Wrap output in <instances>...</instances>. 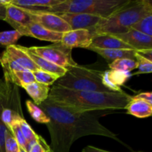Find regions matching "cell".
Instances as JSON below:
<instances>
[{"instance_id":"8d00e7d4","label":"cell","mask_w":152,"mask_h":152,"mask_svg":"<svg viewBox=\"0 0 152 152\" xmlns=\"http://www.w3.org/2000/svg\"><path fill=\"white\" fill-rule=\"evenodd\" d=\"M82 152H111L108 151H105V150L101 149V148H96V147L92 146V145H87L83 149Z\"/></svg>"},{"instance_id":"9c48e42d","label":"cell","mask_w":152,"mask_h":152,"mask_svg":"<svg viewBox=\"0 0 152 152\" xmlns=\"http://www.w3.org/2000/svg\"><path fill=\"white\" fill-rule=\"evenodd\" d=\"M21 34L25 37H31L42 41L52 42L53 43L59 42L62 39V34L53 32L43 28L36 22H31L25 26H20L16 29Z\"/></svg>"},{"instance_id":"30bf717a","label":"cell","mask_w":152,"mask_h":152,"mask_svg":"<svg viewBox=\"0 0 152 152\" xmlns=\"http://www.w3.org/2000/svg\"><path fill=\"white\" fill-rule=\"evenodd\" d=\"M92 38L93 34L89 30H74L62 34L60 42L65 47L71 49L74 48L87 49L91 44Z\"/></svg>"},{"instance_id":"ab89813d","label":"cell","mask_w":152,"mask_h":152,"mask_svg":"<svg viewBox=\"0 0 152 152\" xmlns=\"http://www.w3.org/2000/svg\"><path fill=\"white\" fill-rule=\"evenodd\" d=\"M19 152H26V151H25L23 149H21L20 148V151H19Z\"/></svg>"},{"instance_id":"e0dca14e","label":"cell","mask_w":152,"mask_h":152,"mask_svg":"<svg viewBox=\"0 0 152 152\" xmlns=\"http://www.w3.org/2000/svg\"><path fill=\"white\" fill-rule=\"evenodd\" d=\"M88 50H92L100 55L105 59L108 64L120 59H135L136 50L129 49H99L94 48H88Z\"/></svg>"},{"instance_id":"3957f363","label":"cell","mask_w":152,"mask_h":152,"mask_svg":"<svg viewBox=\"0 0 152 152\" xmlns=\"http://www.w3.org/2000/svg\"><path fill=\"white\" fill-rule=\"evenodd\" d=\"M152 14L151 0H129L106 18H102L91 30L92 34L117 35L129 31L141 19Z\"/></svg>"},{"instance_id":"1f68e13d","label":"cell","mask_w":152,"mask_h":152,"mask_svg":"<svg viewBox=\"0 0 152 152\" xmlns=\"http://www.w3.org/2000/svg\"><path fill=\"white\" fill-rule=\"evenodd\" d=\"M4 151L5 152H19L20 151V148H19L16 139L8 129H7L5 133Z\"/></svg>"},{"instance_id":"83f0119b","label":"cell","mask_w":152,"mask_h":152,"mask_svg":"<svg viewBox=\"0 0 152 152\" xmlns=\"http://www.w3.org/2000/svg\"><path fill=\"white\" fill-rule=\"evenodd\" d=\"M15 77H16V85L22 88L36 82L33 71L30 70L23 69L22 71H17L15 73Z\"/></svg>"},{"instance_id":"ac0fdd59","label":"cell","mask_w":152,"mask_h":152,"mask_svg":"<svg viewBox=\"0 0 152 152\" xmlns=\"http://www.w3.org/2000/svg\"><path fill=\"white\" fill-rule=\"evenodd\" d=\"M23 48L26 51V53H28V56H30V58L32 59L33 62L37 65V66L38 67L39 70L56 75L57 77H59V78L63 77L65 74V73H66L67 70L65 69V68H62L60 66H58V65H55L53 63H51V62L42 59L40 56H38L37 55L34 54L32 52L29 51L27 49V47H24L23 46Z\"/></svg>"},{"instance_id":"ba28073f","label":"cell","mask_w":152,"mask_h":152,"mask_svg":"<svg viewBox=\"0 0 152 152\" xmlns=\"http://www.w3.org/2000/svg\"><path fill=\"white\" fill-rule=\"evenodd\" d=\"M70 27L71 31L79 29L91 30L96 26L102 17L87 13H67L59 15Z\"/></svg>"},{"instance_id":"d6a6232c","label":"cell","mask_w":152,"mask_h":152,"mask_svg":"<svg viewBox=\"0 0 152 152\" xmlns=\"http://www.w3.org/2000/svg\"><path fill=\"white\" fill-rule=\"evenodd\" d=\"M9 131L11 132L13 136L14 137V138L16 139L19 148H20L21 149H23L24 151H25V150H26L27 142H26V140H25V137H24L23 134H22V133L20 126H19V123H16V124H15L14 126H12L11 129H10Z\"/></svg>"},{"instance_id":"e575fe53","label":"cell","mask_w":152,"mask_h":152,"mask_svg":"<svg viewBox=\"0 0 152 152\" xmlns=\"http://www.w3.org/2000/svg\"><path fill=\"white\" fill-rule=\"evenodd\" d=\"M132 99H140L145 101L148 103L152 104V93L151 92H142L138 94L132 96Z\"/></svg>"},{"instance_id":"d4e9b609","label":"cell","mask_w":152,"mask_h":152,"mask_svg":"<svg viewBox=\"0 0 152 152\" xmlns=\"http://www.w3.org/2000/svg\"><path fill=\"white\" fill-rule=\"evenodd\" d=\"M110 69L117 70V71L131 72L137 68V62L135 59H120L114 61L108 64Z\"/></svg>"},{"instance_id":"d6986e66","label":"cell","mask_w":152,"mask_h":152,"mask_svg":"<svg viewBox=\"0 0 152 152\" xmlns=\"http://www.w3.org/2000/svg\"><path fill=\"white\" fill-rule=\"evenodd\" d=\"M23 88L26 91L28 94L32 98L34 103L39 106L41 103L48 98L50 87L45 85L41 84L37 82L25 86Z\"/></svg>"},{"instance_id":"4dcf8cb0","label":"cell","mask_w":152,"mask_h":152,"mask_svg":"<svg viewBox=\"0 0 152 152\" xmlns=\"http://www.w3.org/2000/svg\"><path fill=\"white\" fill-rule=\"evenodd\" d=\"M135 60L137 62V69L135 74L132 75H137V74H150L152 71V62L147 60L145 58L142 57L141 56L138 55L137 53H135Z\"/></svg>"},{"instance_id":"60d3db41","label":"cell","mask_w":152,"mask_h":152,"mask_svg":"<svg viewBox=\"0 0 152 152\" xmlns=\"http://www.w3.org/2000/svg\"><path fill=\"white\" fill-rule=\"evenodd\" d=\"M139 152H140V151H139Z\"/></svg>"},{"instance_id":"484cf974","label":"cell","mask_w":152,"mask_h":152,"mask_svg":"<svg viewBox=\"0 0 152 152\" xmlns=\"http://www.w3.org/2000/svg\"><path fill=\"white\" fill-rule=\"evenodd\" d=\"M22 37V34L16 30L0 32V45L5 47L15 45Z\"/></svg>"},{"instance_id":"d590c367","label":"cell","mask_w":152,"mask_h":152,"mask_svg":"<svg viewBox=\"0 0 152 152\" xmlns=\"http://www.w3.org/2000/svg\"><path fill=\"white\" fill-rule=\"evenodd\" d=\"M137 53L142 57L145 58L147 60L152 62V48L142 49V50H136Z\"/></svg>"},{"instance_id":"4fadbf2b","label":"cell","mask_w":152,"mask_h":152,"mask_svg":"<svg viewBox=\"0 0 152 152\" xmlns=\"http://www.w3.org/2000/svg\"><path fill=\"white\" fill-rule=\"evenodd\" d=\"M15 30L20 26H25L32 22L27 10L15 6L9 2L6 6V16L4 20Z\"/></svg>"},{"instance_id":"52a82bcc","label":"cell","mask_w":152,"mask_h":152,"mask_svg":"<svg viewBox=\"0 0 152 152\" xmlns=\"http://www.w3.org/2000/svg\"><path fill=\"white\" fill-rule=\"evenodd\" d=\"M32 22L39 24L43 28L53 32L64 34L71 31L68 24L55 13L45 11H32L27 10Z\"/></svg>"},{"instance_id":"74e56055","label":"cell","mask_w":152,"mask_h":152,"mask_svg":"<svg viewBox=\"0 0 152 152\" xmlns=\"http://www.w3.org/2000/svg\"><path fill=\"white\" fill-rule=\"evenodd\" d=\"M7 85L4 80H0V96L3 95L4 94H5V92L7 91Z\"/></svg>"},{"instance_id":"44dd1931","label":"cell","mask_w":152,"mask_h":152,"mask_svg":"<svg viewBox=\"0 0 152 152\" xmlns=\"http://www.w3.org/2000/svg\"><path fill=\"white\" fill-rule=\"evenodd\" d=\"M127 114L140 119L147 118L152 114V104L140 99H132L126 106Z\"/></svg>"},{"instance_id":"2e32d148","label":"cell","mask_w":152,"mask_h":152,"mask_svg":"<svg viewBox=\"0 0 152 152\" xmlns=\"http://www.w3.org/2000/svg\"><path fill=\"white\" fill-rule=\"evenodd\" d=\"M62 1L63 0H10V3L25 10L47 12L49 8L60 4Z\"/></svg>"},{"instance_id":"ffe728a7","label":"cell","mask_w":152,"mask_h":152,"mask_svg":"<svg viewBox=\"0 0 152 152\" xmlns=\"http://www.w3.org/2000/svg\"><path fill=\"white\" fill-rule=\"evenodd\" d=\"M0 64L3 69L4 82L16 85L15 73L19 71H22L23 68L19 66L18 64H16L14 61L12 60L7 54L5 50H4L0 55Z\"/></svg>"},{"instance_id":"5b68a950","label":"cell","mask_w":152,"mask_h":152,"mask_svg":"<svg viewBox=\"0 0 152 152\" xmlns=\"http://www.w3.org/2000/svg\"><path fill=\"white\" fill-rule=\"evenodd\" d=\"M129 0H63L47 12L56 15L67 13H87L106 18Z\"/></svg>"},{"instance_id":"5bb4252c","label":"cell","mask_w":152,"mask_h":152,"mask_svg":"<svg viewBox=\"0 0 152 152\" xmlns=\"http://www.w3.org/2000/svg\"><path fill=\"white\" fill-rule=\"evenodd\" d=\"M89 48L99 49H129L134 50L132 47L121 39L111 34H96L93 36L91 44Z\"/></svg>"},{"instance_id":"277c9868","label":"cell","mask_w":152,"mask_h":152,"mask_svg":"<svg viewBox=\"0 0 152 152\" xmlns=\"http://www.w3.org/2000/svg\"><path fill=\"white\" fill-rule=\"evenodd\" d=\"M103 72L99 69L77 63L67 70L65 75L58 79L53 86L70 90L111 92L102 84Z\"/></svg>"},{"instance_id":"603a6c76","label":"cell","mask_w":152,"mask_h":152,"mask_svg":"<svg viewBox=\"0 0 152 152\" xmlns=\"http://www.w3.org/2000/svg\"><path fill=\"white\" fill-rule=\"evenodd\" d=\"M19 126H20L22 133V134H23L24 137H25L27 142V146L25 151L28 152L29 150L31 149V147H32V145H34V143H36L37 142H38V141L39 140H41L42 137L40 135L37 134L33 130L32 128H31V126L27 123L26 120H25V119H23V120L19 123Z\"/></svg>"},{"instance_id":"f546056e","label":"cell","mask_w":152,"mask_h":152,"mask_svg":"<svg viewBox=\"0 0 152 152\" xmlns=\"http://www.w3.org/2000/svg\"><path fill=\"white\" fill-rule=\"evenodd\" d=\"M7 94V88L5 94H4L3 95H1V96H0V152H5V151H4V142H5V133L7 129L6 128V126H4L3 122L1 121V111H2L3 108H4V104H5Z\"/></svg>"},{"instance_id":"cb8c5ba5","label":"cell","mask_w":152,"mask_h":152,"mask_svg":"<svg viewBox=\"0 0 152 152\" xmlns=\"http://www.w3.org/2000/svg\"><path fill=\"white\" fill-rule=\"evenodd\" d=\"M27 109L29 112L30 115L36 122L42 124H48L50 121L49 117L46 115L45 113L41 109L39 106L36 105L32 101L26 100L25 102Z\"/></svg>"},{"instance_id":"6da1fadb","label":"cell","mask_w":152,"mask_h":152,"mask_svg":"<svg viewBox=\"0 0 152 152\" xmlns=\"http://www.w3.org/2000/svg\"><path fill=\"white\" fill-rule=\"evenodd\" d=\"M39 107L50 120L46 126L50 134L52 152H70L75 141L90 135L106 137L123 143L116 134L99 123L94 111L79 112L49 99Z\"/></svg>"},{"instance_id":"f35d334b","label":"cell","mask_w":152,"mask_h":152,"mask_svg":"<svg viewBox=\"0 0 152 152\" xmlns=\"http://www.w3.org/2000/svg\"><path fill=\"white\" fill-rule=\"evenodd\" d=\"M6 6L0 3V20H4L5 19Z\"/></svg>"},{"instance_id":"8fae6325","label":"cell","mask_w":152,"mask_h":152,"mask_svg":"<svg viewBox=\"0 0 152 152\" xmlns=\"http://www.w3.org/2000/svg\"><path fill=\"white\" fill-rule=\"evenodd\" d=\"M114 36L129 45L135 50L152 48V37L132 28L127 32Z\"/></svg>"},{"instance_id":"9a60e30c","label":"cell","mask_w":152,"mask_h":152,"mask_svg":"<svg viewBox=\"0 0 152 152\" xmlns=\"http://www.w3.org/2000/svg\"><path fill=\"white\" fill-rule=\"evenodd\" d=\"M4 50L9 57L12 60L14 61L16 64H18L19 66L22 67L23 69L30 70L31 71L39 70L37 65L33 62L26 51L24 50L23 46L17 45H10L6 47Z\"/></svg>"},{"instance_id":"4316f807","label":"cell","mask_w":152,"mask_h":152,"mask_svg":"<svg viewBox=\"0 0 152 152\" xmlns=\"http://www.w3.org/2000/svg\"><path fill=\"white\" fill-rule=\"evenodd\" d=\"M33 74H34L36 82L45 85L47 86L53 85L56 83V80L59 79V77H57L56 75L50 74L48 72H45V71L39 69L33 71Z\"/></svg>"},{"instance_id":"7c38bea8","label":"cell","mask_w":152,"mask_h":152,"mask_svg":"<svg viewBox=\"0 0 152 152\" xmlns=\"http://www.w3.org/2000/svg\"><path fill=\"white\" fill-rule=\"evenodd\" d=\"M132 76V74L131 72L109 69L104 71L102 82L103 86L111 92L121 93L123 92L121 89V86H123Z\"/></svg>"},{"instance_id":"f1b7e54d","label":"cell","mask_w":152,"mask_h":152,"mask_svg":"<svg viewBox=\"0 0 152 152\" xmlns=\"http://www.w3.org/2000/svg\"><path fill=\"white\" fill-rule=\"evenodd\" d=\"M132 29L152 37V14H149L141 19L132 26Z\"/></svg>"},{"instance_id":"836d02e7","label":"cell","mask_w":152,"mask_h":152,"mask_svg":"<svg viewBox=\"0 0 152 152\" xmlns=\"http://www.w3.org/2000/svg\"><path fill=\"white\" fill-rule=\"evenodd\" d=\"M28 152H52L50 147L43 138L34 143Z\"/></svg>"},{"instance_id":"7a4b0ae2","label":"cell","mask_w":152,"mask_h":152,"mask_svg":"<svg viewBox=\"0 0 152 152\" xmlns=\"http://www.w3.org/2000/svg\"><path fill=\"white\" fill-rule=\"evenodd\" d=\"M124 91L96 92L75 91L53 86L50 89L48 98L53 102L79 112L106 109H125L132 100Z\"/></svg>"},{"instance_id":"7402d4cb","label":"cell","mask_w":152,"mask_h":152,"mask_svg":"<svg viewBox=\"0 0 152 152\" xmlns=\"http://www.w3.org/2000/svg\"><path fill=\"white\" fill-rule=\"evenodd\" d=\"M6 98H7V96H6ZM1 119L4 126H6V128L8 130H10L12 126H14L16 123H20L24 119V117L22 114H20V113L15 111L13 108H9L8 106H7L5 100V104H4V108L1 111Z\"/></svg>"},{"instance_id":"8992f818","label":"cell","mask_w":152,"mask_h":152,"mask_svg":"<svg viewBox=\"0 0 152 152\" xmlns=\"http://www.w3.org/2000/svg\"><path fill=\"white\" fill-rule=\"evenodd\" d=\"M29 51L42 59L68 70L77 64L72 58V49L59 42L46 46H33L27 48Z\"/></svg>"}]
</instances>
